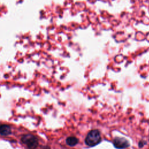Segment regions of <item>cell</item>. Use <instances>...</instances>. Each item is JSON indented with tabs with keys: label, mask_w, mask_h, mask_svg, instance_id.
Instances as JSON below:
<instances>
[{
	"label": "cell",
	"mask_w": 149,
	"mask_h": 149,
	"mask_svg": "<svg viewBox=\"0 0 149 149\" xmlns=\"http://www.w3.org/2000/svg\"><path fill=\"white\" fill-rule=\"evenodd\" d=\"M21 140L25 144L29 149H36L38 144L37 137L30 134L24 135L22 137Z\"/></svg>",
	"instance_id": "obj_2"
},
{
	"label": "cell",
	"mask_w": 149,
	"mask_h": 149,
	"mask_svg": "<svg viewBox=\"0 0 149 149\" xmlns=\"http://www.w3.org/2000/svg\"><path fill=\"white\" fill-rule=\"evenodd\" d=\"M101 141V135L99 130L97 129L91 130L90 131L86 139L85 143L88 146H94L98 144Z\"/></svg>",
	"instance_id": "obj_1"
},
{
	"label": "cell",
	"mask_w": 149,
	"mask_h": 149,
	"mask_svg": "<svg viewBox=\"0 0 149 149\" xmlns=\"http://www.w3.org/2000/svg\"><path fill=\"white\" fill-rule=\"evenodd\" d=\"M11 133V128L8 125H1L0 126V134L7 136Z\"/></svg>",
	"instance_id": "obj_4"
},
{
	"label": "cell",
	"mask_w": 149,
	"mask_h": 149,
	"mask_svg": "<svg viewBox=\"0 0 149 149\" xmlns=\"http://www.w3.org/2000/svg\"><path fill=\"white\" fill-rule=\"evenodd\" d=\"M78 141H79L78 139H77L76 137H75L74 136L68 137L66 139V142L67 144L71 147L74 146L76 144H77V143H78Z\"/></svg>",
	"instance_id": "obj_5"
},
{
	"label": "cell",
	"mask_w": 149,
	"mask_h": 149,
	"mask_svg": "<svg viewBox=\"0 0 149 149\" xmlns=\"http://www.w3.org/2000/svg\"><path fill=\"white\" fill-rule=\"evenodd\" d=\"M114 146L119 149H123L129 147V141L123 137H116L113 140Z\"/></svg>",
	"instance_id": "obj_3"
}]
</instances>
